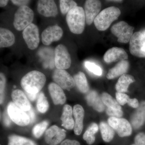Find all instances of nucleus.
<instances>
[{
  "mask_svg": "<svg viewBox=\"0 0 145 145\" xmlns=\"http://www.w3.org/2000/svg\"><path fill=\"white\" fill-rule=\"evenodd\" d=\"M15 42V36L7 29H0V47L7 48L13 46Z\"/></svg>",
  "mask_w": 145,
  "mask_h": 145,
  "instance_id": "nucleus-23",
  "label": "nucleus"
},
{
  "mask_svg": "<svg viewBox=\"0 0 145 145\" xmlns=\"http://www.w3.org/2000/svg\"><path fill=\"white\" fill-rule=\"evenodd\" d=\"M66 131L56 125L49 128L45 133V141L49 145H58L65 138Z\"/></svg>",
  "mask_w": 145,
  "mask_h": 145,
  "instance_id": "nucleus-13",
  "label": "nucleus"
},
{
  "mask_svg": "<svg viewBox=\"0 0 145 145\" xmlns=\"http://www.w3.org/2000/svg\"><path fill=\"white\" fill-rule=\"evenodd\" d=\"M101 2L97 0L86 1L84 5L86 22L90 25L94 22V20L100 13L101 10Z\"/></svg>",
  "mask_w": 145,
  "mask_h": 145,
  "instance_id": "nucleus-14",
  "label": "nucleus"
},
{
  "mask_svg": "<svg viewBox=\"0 0 145 145\" xmlns=\"http://www.w3.org/2000/svg\"><path fill=\"white\" fill-rule=\"evenodd\" d=\"M36 107L39 112L44 113L46 112L49 108V104L48 102L46 97L42 92L39 93L37 98Z\"/></svg>",
  "mask_w": 145,
  "mask_h": 145,
  "instance_id": "nucleus-31",
  "label": "nucleus"
},
{
  "mask_svg": "<svg viewBox=\"0 0 145 145\" xmlns=\"http://www.w3.org/2000/svg\"><path fill=\"white\" fill-rule=\"evenodd\" d=\"M99 130V126L96 123H92L83 135V138L89 145H91L95 142V134Z\"/></svg>",
  "mask_w": 145,
  "mask_h": 145,
  "instance_id": "nucleus-28",
  "label": "nucleus"
},
{
  "mask_svg": "<svg viewBox=\"0 0 145 145\" xmlns=\"http://www.w3.org/2000/svg\"><path fill=\"white\" fill-rule=\"evenodd\" d=\"M145 45V39L142 33L140 31L135 32L130 40L129 51L131 54L135 57L144 58Z\"/></svg>",
  "mask_w": 145,
  "mask_h": 145,
  "instance_id": "nucleus-8",
  "label": "nucleus"
},
{
  "mask_svg": "<svg viewBox=\"0 0 145 145\" xmlns=\"http://www.w3.org/2000/svg\"><path fill=\"white\" fill-rule=\"evenodd\" d=\"M27 114H28L29 119H30V123H29L32 124L35 121L36 119V114L35 111L32 107H31L30 110L27 112Z\"/></svg>",
  "mask_w": 145,
  "mask_h": 145,
  "instance_id": "nucleus-41",
  "label": "nucleus"
},
{
  "mask_svg": "<svg viewBox=\"0 0 145 145\" xmlns=\"http://www.w3.org/2000/svg\"><path fill=\"white\" fill-rule=\"evenodd\" d=\"M13 4L18 6H27L30 2V1H25V0H12L11 1Z\"/></svg>",
  "mask_w": 145,
  "mask_h": 145,
  "instance_id": "nucleus-40",
  "label": "nucleus"
},
{
  "mask_svg": "<svg viewBox=\"0 0 145 145\" xmlns=\"http://www.w3.org/2000/svg\"><path fill=\"white\" fill-rule=\"evenodd\" d=\"M63 34L62 29L57 25L48 27L42 32V42L45 45H50L53 42L59 40Z\"/></svg>",
  "mask_w": 145,
  "mask_h": 145,
  "instance_id": "nucleus-12",
  "label": "nucleus"
},
{
  "mask_svg": "<svg viewBox=\"0 0 145 145\" xmlns=\"http://www.w3.org/2000/svg\"><path fill=\"white\" fill-rule=\"evenodd\" d=\"M67 23L70 31L73 34H82L84 30L86 21L84 10L80 7L72 8L66 16Z\"/></svg>",
  "mask_w": 145,
  "mask_h": 145,
  "instance_id": "nucleus-2",
  "label": "nucleus"
},
{
  "mask_svg": "<svg viewBox=\"0 0 145 145\" xmlns=\"http://www.w3.org/2000/svg\"><path fill=\"white\" fill-rule=\"evenodd\" d=\"M75 85L79 90L82 93H86L89 90V87L86 77L84 72L80 71L74 76Z\"/></svg>",
  "mask_w": 145,
  "mask_h": 145,
  "instance_id": "nucleus-26",
  "label": "nucleus"
},
{
  "mask_svg": "<svg viewBox=\"0 0 145 145\" xmlns=\"http://www.w3.org/2000/svg\"><path fill=\"white\" fill-rule=\"evenodd\" d=\"M85 65L88 70L97 76H101L103 74V70L100 66L93 63L86 61Z\"/></svg>",
  "mask_w": 145,
  "mask_h": 145,
  "instance_id": "nucleus-34",
  "label": "nucleus"
},
{
  "mask_svg": "<svg viewBox=\"0 0 145 145\" xmlns=\"http://www.w3.org/2000/svg\"><path fill=\"white\" fill-rule=\"evenodd\" d=\"M144 51H145V45L144 46Z\"/></svg>",
  "mask_w": 145,
  "mask_h": 145,
  "instance_id": "nucleus-48",
  "label": "nucleus"
},
{
  "mask_svg": "<svg viewBox=\"0 0 145 145\" xmlns=\"http://www.w3.org/2000/svg\"><path fill=\"white\" fill-rule=\"evenodd\" d=\"M143 35H144V37L145 39V31H144V32L142 33Z\"/></svg>",
  "mask_w": 145,
  "mask_h": 145,
  "instance_id": "nucleus-47",
  "label": "nucleus"
},
{
  "mask_svg": "<svg viewBox=\"0 0 145 145\" xmlns=\"http://www.w3.org/2000/svg\"><path fill=\"white\" fill-rule=\"evenodd\" d=\"M134 27L124 21H121L112 25L111 31L118 39V42L127 43L133 34Z\"/></svg>",
  "mask_w": 145,
  "mask_h": 145,
  "instance_id": "nucleus-5",
  "label": "nucleus"
},
{
  "mask_svg": "<svg viewBox=\"0 0 145 145\" xmlns=\"http://www.w3.org/2000/svg\"><path fill=\"white\" fill-rule=\"evenodd\" d=\"M52 79L55 84L63 89L69 90L75 86L74 79L63 69H55L52 74Z\"/></svg>",
  "mask_w": 145,
  "mask_h": 145,
  "instance_id": "nucleus-10",
  "label": "nucleus"
},
{
  "mask_svg": "<svg viewBox=\"0 0 145 145\" xmlns=\"http://www.w3.org/2000/svg\"><path fill=\"white\" fill-rule=\"evenodd\" d=\"M37 8L39 14L45 17H54L58 13L57 6L52 0L38 1Z\"/></svg>",
  "mask_w": 145,
  "mask_h": 145,
  "instance_id": "nucleus-15",
  "label": "nucleus"
},
{
  "mask_svg": "<svg viewBox=\"0 0 145 145\" xmlns=\"http://www.w3.org/2000/svg\"><path fill=\"white\" fill-rule=\"evenodd\" d=\"M108 122L120 137L129 136L132 133V127L126 119L110 117L108 118Z\"/></svg>",
  "mask_w": 145,
  "mask_h": 145,
  "instance_id": "nucleus-9",
  "label": "nucleus"
},
{
  "mask_svg": "<svg viewBox=\"0 0 145 145\" xmlns=\"http://www.w3.org/2000/svg\"><path fill=\"white\" fill-rule=\"evenodd\" d=\"M11 97L13 103L19 108L25 112L30 110L31 105L22 91L20 89L13 91L11 93Z\"/></svg>",
  "mask_w": 145,
  "mask_h": 145,
  "instance_id": "nucleus-17",
  "label": "nucleus"
},
{
  "mask_svg": "<svg viewBox=\"0 0 145 145\" xmlns=\"http://www.w3.org/2000/svg\"><path fill=\"white\" fill-rule=\"evenodd\" d=\"M34 18V13L27 6L20 7L14 15L13 25L16 30H24L32 24Z\"/></svg>",
  "mask_w": 145,
  "mask_h": 145,
  "instance_id": "nucleus-4",
  "label": "nucleus"
},
{
  "mask_svg": "<svg viewBox=\"0 0 145 145\" xmlns=\"http://www.w3.org/2000/svg\"><path fill=\"white\" fill-rule=\"evenodd\" d=\"M131 145H135V144H133Z\"/></svg>",
  "mask_w": 145,
  "mask_h": 145,
  "instance_id": "nucleus-49",
  "label": "nucleus"
},
{
  "mask_svg": "<svg viewBox=\"0 0 145 145\" xmlns=\"http://www.w3.org/2000/svg\"><path fill=\"white\" fill-rule=\"evenodd\" d=\"M60 145H80V144L76 140L67 139L62 142Z\"/></svg>",
  "mask_w": 145,
  "mask_h": 145,
  "instance_id": "nucleus-42",
  "label": "nucleus"
},
{
  "mask_svg": "<svg viewBox=\"0 0 145 145\" xmlns=\"http://www.w3.org/2000/svg\"><path fill=\"white\" fill-rule=\"evenodd\" d=\"M101 98L104 105L108 108L114 109L121 110V107L119 103L108 93L106 92L102 93Z\"/></svg>",
  "mask_w": 145,
  "mask_h": 145,
  "instance_id": "nucleus-30",
  "label": "nucleus"
},
{
  "mask_svg": "<svg viewBox=\"0 0 145 145\" xmlns=\"http://www.w3.org/2000/svg\"><path fill=\"white\" fill-rule=\"evenodd\" d=\"M129 67V62L127 60L119 62L114 67L110 69L106 78L108 80H112L122 76L128 71Z\"/></svg>",
  "mask_w": 145,
  "mask_h": 145,
  "instance_id": "nucleus-20",
  "label": "nucleus"
},
{
  "mask_svg": "<svg viewBox=\"0 0 145 145\" xmlns=\"http://www.w3.org/2000/svg\"><path fill=\"white\" fill-rule=\"evenodd\" d=\"M23 37L29 49H36L40 43V36L38 27L31 24L25 29L22 32Z\"/></svg>",
  "mask_w": 145,
  "mask_h": 145,
  "instance_id": "nucleus-11",
  "label": "nucleus"
},
{
  "mask_svg": "<svg viewBox=\"0 0 145 145\" xmlns=\"http://www.w3.org/2000/svg\"><path fill=\"white\" fill-rule=\"evenodd\" d=\"M111 1L114 2L121 3L122 1Z\"/></svg>",
  "mask_w": 145,
  "mask_h": 145,
  "instance_id": "nucleus-46",
  "label": "nucleus"
},
{
  "mask_svg": "<svg viewBox=\"0 0 145 145\" xmlns=\"http://www.w3.org/2000/svg\"><path fill=\"white\" fill-rule=\"evenodd\" d=\"M135 79L132 75L124 74L118 80L115 86L117 92L125 93L127 92L129 87L131 84L135 82Z\"/></svg>",
  "mask_w": 145,
  "mask_h": 145,
  "instance_id": "nucleus-25",
  "label": "nucleus"
},
{
  "mask_svg": "<svg viewBox=\"0 0 145 145\" xmlns=\"http://www.w3.org/2000/svg\"><path fill=\"white\" fill-rule=\"evenodd\" d=\"M132 116L131 123L133 127L139 128L142 125L145 119V101H143Z\"/></svg>",
  "mask_w": 145,
  "mask_h": 145,
  "instance_id": "nucleus-24",
  "label": "nucleus"
},
{
  "mask_svg": "<svg viewBox=\"0 0 145 145\" xmlns=\"http://www.w3.org/2000/svg\"><path fill=\"white\" fill-rule=\"evenodd\" d=\"M39 93L34 94V93H29L26 92L27 95L29 99L32 101H34L36 99H37L38 96H39Z\"/></svg>",
  "mask_w": 145,
  "mask_h": 145,
  "instance_id": "nucleus-44",
  "label": "nucleus"
},
{
  "mask_svg": "<svg viewBox=\"0 0 145 145\" xmlns=\"http://www.w3.org/2000/svg\"><path fill=\"white\" fill-rule=\"evenodd\" d=\"M3 122L5 125L7 127L9 126L11 124V119L8 115L7 111H6L4 114Z\"/></svg>",
  "mask_w": 145,
  "mask_h": 145,
  "instance_id": "nucleus-43",
  "label": "nucleus"
},
{
  "mask_svg": "<svg viewBox=\"0 0 145 145\" xmlns=\"http://www.w3.org/2000/svg\"><path fill=\"white\" fill-rule=\"evenodd\" d=\"M72 114L73 111L71 106L68 105L64 106L61 120L62 125L66 129L72 130L74 128L75 121L72 118Z\"/></svg>",
  "mask_w": 145,
  "mask_h": 145,
  "instance_id": "nucleus-21",
  "label": "nucleus"
},
{
  "mask_svg": "<svg viewBox=\"0 0 145 145\" xmlns=\"http://www.w3.org/2000/svg\"><path fill=\"white\" fill-rule=\"evenodd\" d=\"M121 14V10L117 7H110L105 8L95 18L93 22L94 25L99 31H105L118 19Z\"/></svg>",
  "mask_w": 145,
  "mask_h": 145,
  "instance_id": "nucleus-3",
  "label": "nucleus"
},
{
  "mask_svg": "<svg viewBox=\"0 0 145 145\" xmlns=\"http://www.w3.org/2000/svg\"><path fill=\"white\" fill-rule=\"evenodd\" d=\"M59 3L61 13L64 15H67L71 9L78 6L76 3L71 0H60Z\"/></svg>",
  "mask_w": 145,
  "mask_h": 145,
  "instance_id": "nucleus-32",
  "label": "nucleus"
},
{
  "mask_svg": "<svg viewBox=\"0 0 145 145\" xmlns=\"http://www.w3.org/2000/svg\"><path fill=\"white\" fill-rule=\"evenodd\" d=\"M87 102L89 105L92 106L94 109L99 112H102L105 107L101 97L95 91H91L86 97Z\"/></svg>",
  "mask_w": 145,
  "mask_h": 145,
  "instance_id": "nucleus-22",
  "label": "nucleus"
},
{
  "mask_svg": "<svg viewBox=\"0 0 145 145\" xmlns=\"http://www.w3.org/2000/svg\"><path fill=\"white\" fill-rule=\"evenodd\" d=\"M134 142L135 145H145V133H140L135 137Z\"/></svg>",
  "mask_w": 145,
  "mask_h": 145,
  "instance_id": "nucleus-38",
  "label": "nucleus"
},
{
  "mask_svg": "<svg viewBox=\"0 0 145 145\" xmlns=\"http://www.w3.org/2000/svg\"><path fill=\"white\" fill-rule=\"evenodd\" d=\"M48 90L53 103L55 105H63L66 101V97L63 89L55 83L48 86Z\"/></svg>",
  "mask_w": 145,
  "mask_h": 145,
  "instance_id": "nucleus-18",
  "label": "nucleus"
},
{
  "mask_svg": "<svg viewBox=\"0 0 145 145\" xmlns=\"http://www.w3.org/2000/svg\"><path fill=\"white\" fill-rule=\"evenodd\" d=\"M46 77L42 72L32 71L24 75L21 81V86L27 93H38L44 87Z\"/></svg>",
  "mask_w": 145,
  "mask_h": 145,
  "instance_id": "nucleus-1",
  "label": "nucleus"
},
{
  "mask_svg": "<svg viewBox=\"0 0 145 145\" xmlns=\"http://www.w3.org/2000/svg\"><path fill=\"white\" fill-rule=\"evenodd\" d=\"M48 125V122L46 121H43L36 125L33 128L32 130L34 137L37 138H40L43 134Z\"/></svg>",
  "mask_w": 145,
  "mask_h": 145,
  "instance_id": "nucleus-33",
  "label": "nucleus"
},
{
  "mask_svg": "<svg viewBox=\"0 0 145 145\" xmlns=\"http://www.w3.org/2000/svg\"><path fill=\"white\" fill-rule=\"evenodd\" d=\"M116 97L117 102L120 105H124L127 103L129 97L125 93L117 92Z\"/></svg>",
  "mask_w": 145,
  "mask_h": 145,
  "instance_id": "nucleus-36",
  "label": "nucleus"
},
{
  "mask_svg": "<svg viewBox=\"0 0 145 145\" xmlns=\"http://www.w3.org/2000/svg\"><path fill=\"white\" fill-rule=\"evenodd\" d=\"M8 2V0H1L0 1V7H4L7 5Z\"/></svg>",
  "mask_w": 145,
  "mask_h": 145,
  "instance_id": "nucleus-45",
  "label": "nucleus"
},
{
  "mask_svg": "<svg viewBox=\"0 0 145 145\" xmlns=\"http://www.w3.org/2000/svg\"><path fill=\"white\" fill-rule=\"evenodd\" d=\"M8 145H37L30 139L17 135H10L8 137Z\"/></svg>",
  "mask_w": 145,
  "mask_h": 145,
  "instance_id": "nucleus-29",
  "label": "nucleus"
},
{
  "mask_svg": "<svg viewBox=\"0 0 145 145\" xmlns=\"http://www.w3.org/2000/svg\"><path fill=\"white\" fill-rule=\"evenodd\" d=\"M54 64L57 69H68L70 67L71 59L66 47L60 44L54 50Z\"/></svg>",
  "mask_w": 145,
  "mask_h": 145,
  "instance_id": "nucleus-6",
  "label": "nucleus"
},
{
  "mask_svg": "<svg viewBox=\"0 0 145 145\" xmlns=\"http://www.w3.org/2000/svg\"><path fill=\"white\" fill-rule=\"evenodd\" d=\"M6 79L5 76L1 72L0 74V93H1V104L3 103L4 98Z\"/></svg>",
  "mask_w": 145,
  "mask_h": 145,
  "instance_id": "nucleus-35",
  "label": "nucleus"
},
{
  "mask_svg": "<svg viewBox=\"0 0 145 145\" xmlns=\"http://www.w3.org/2000/svg\"><path fill=\"white\" fill-rule=\"evenodd\" d=\"M7 111L11 120L18 125L25 126L30 123V119L27 113L19 108L13 102L8 104Z\"/></svg>",
  "mask_w": 145,
  "mask_h": 145,
  "instance_id": "nucleus-7",
  "label": "nucleus"
},
{
  "mask_svg": "<svg viewBox=\"0 0 145 145\" xmlns=\"http://www.w3.org/2000/svg\"><path fill=\"white\" fill-rule=\"evenodd\" d=\"M127 103L129 106L135 108H138L140 105L139 101L136 99H131L129 98Z\"/></svg>",
  "mask_w": 145,
  "mask_h": 145,
  "instance_id": "nucleus-39",
  "label": "nucleus"
},
{
  "mask_svg": "<svg viewBox=\"0 0 145 145\" xmlns=\"http://www.w3.org/2000/svg\"><path fill=\"white\" fill-rule=\"evenodd\" d=\"M106 114L111 117L120 118L123 115V112L122 110L114 109L107 107L106 109Z\"/></svg>",
  "mask_w": 145,
  "mask_h": 145,
  "instance_id": "nucleus-37",
  "label": "nucleus"
},
{
  "mask_svg": "<svg viewBox=\"0 0 145 145\" xmlns=\"http://www.w3.org/2000/svg\"><path fill=\"white\" fill-rule=\"evenodd\" d=\"M100 129L103 140L106 142H109L114 138V130L108 124L101 122L100 124Z\"/></svg>",
  "mask_w": 145,
  "mask_h": 145,
  "instance_id": "nucleus-27",
  "label": "nucleus"
},
{
  "mask_svg": "<svg viewBox=\"0 0 145 145\" xmlns=\"http://www.w3.org/2000/svg\"><path fill=\"white\" fill-rule=\"evenodd\" d=\"M128 56L124 49L121 48H112L108 50L104 56V60L106 63H109L120 62L127 60Z\"/></svg>",
  "mask_w": 145,
  "mask_h": 145,
  "instance_id": "nucleus-16",
  "label": "nucleus"
},
{
  "mask_svg": "<svg viewBox=\"0 0 145 145\" xmlns=\"http://www.w3.org/2000/svg\"><path fill=\"white\" fill-rule=\"evenodd\" d=\"M72 111L75 118L74 133L76 135H80L83 130L84 110L80 105H77L73 107Z\"/></svg>",
  "mask_w": 145,
  "mask_h": 145,
  "instance_id": "nucleus-19",
  "label": "nucleus"
}]
</instances>
